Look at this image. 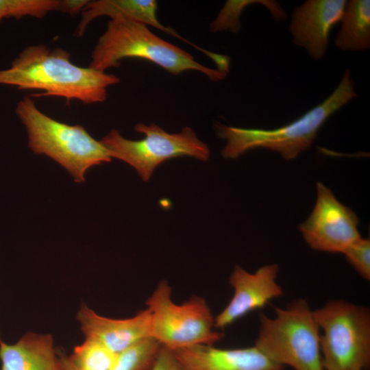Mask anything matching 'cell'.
<instances>
[{
  "mask_svg": "<svg viewBox=\"0 0 370 370\" xmlns=\"http://www.w3.org/2000/svg\"><path fill=\"white\" fill-rule=\"evenodd\" d=\"M119 82L114 75L77 66L67 51L45 45L25 47L9 68L0 69V85L39 90L42 92L30 96L62 97L68 105L72 99L85 104L103 102L108 88Z\"/></svg>",
  "mask_w": 370,
  "mask_h": 370,
  "instance_id": "cell-1",
  "label": "cell"
},
{
  "mask_svg": "<svg viewBox=\"0 0 370 370\" xmlns=\"http://www.w3.org/2000/svg\"><path fill=\"white\" fill-rule=\"evenodd\" d=\"M354 85L350 71L346 69L329 97L297 120L278 128L249 129L216 124L218 136L226 140L221 151L223 157L234 159L250 149L265 148L286 160L297 158L312 146L325 122L357 97Z\"/></svg>",
  "mask_w": 370,
  "mask_h": 370,
  "instance_id": "cell-2",
  "label": "cell"
},
{
  "mask_svg": "<svg viewBox=\"0 0 370 370\" xmlns=\"http://www.w3.org/2000/svg\"><path fill=\"white\" fill-rule=\"evenodd\" d=\"M90 58L88 66L103 72L119 67L123 59L140 58L152 62L173 75L193 70L218 82L227 74L199 64L187 51L158 37L147 25L121 15L108 21Z\"/></svg>",
  "mask_w": 370,
  "mask_h": 370,
  "instance_id": "cell-3",
  "label": "cell"
},
{
  "mask_svg": "<svg viewBox=\"0 0 370 370\" xmlns=\"http://www.w3.org/2000/svg\"><path fill=\"white\" fill-rule=\"evenodd\" d=\"M15 112L26 128L30 149L58 162L76 182L85 180L84 175L91 166L111 162L106 148L82 126L48 116L39 110L30 95L17 103Z\"/></svg>",
  "mask_w": 370,
  "mask_h": 370,
  "instance_id": "cell-4",
  "label": "cell"
},
{
  "mask_svg": "<svg viewBox=\"0 0 370 370\" xmlns=\"http://www.w3.org/2000/svg\"><path fill=\"white\" fill-rule=\"evenodd\" d=\"M275 317L260 314L254 345L268 358L294 370H324L320 329L312 310L303 299L285 308H275Z\"/></svg>",
  "mask_w": 370,
  "mask_h": 370,
  "instance_id": "cell-5",
  "label": "cell"
},
{
  "mask_svg": "<svg viewBox=\"0 0 370 370\" xmlns=\"http://www.w3.org/2000/svg\"><path fill=\"white\" fill-rule=\"evenodd\" d=\"M324 370H367L370 365V311L344 300L312 310Z\"/></svg>",
  "mask_w": 370,
  "mask_h": 370,
  "instance_id": "cell-6",
  "label": "cell"
},
{
  "mask_svg": "<svg viewBox=\"0 0 370 370\" xmlns=\"http://www.w3.org/2000/svg\"><path fill=\"white\" fill-rule=\"evenodd\" d=\"M146 304L151 316V336L169 349L213 345L223 337L215 330L214 318L204 298L195 295L177 304L166 280L159 282Z\"/></svg>",
  "mask_w": 370,
  "mask_h": 370,
  "instance_id": "cell-7",
  "label": "cell"
},
{
  "mask_svg": "<svg viewBox=\"0 0 370 370\" xmlns=\"http://www.w3.org/2000/svg\"><path fill=\"white\" fill-rule=\"evenodd\" d=\"M135 130L143 134L144 138L129 140L113 129L99 141L111 158L129 164L145 182L151 178L155 169L168 159L189 156L201 161L209 160L208 146L198 138L190 127H185L179 133L170 134L154 123H138Z\"/></svg>",
  "mask_w": 370,
  "mask_h": 370,
  "instance_id": "cell-8",
  "label": "cell"
},
{
  "mask_svg": "<svg viewBox=\"0 0 370 370\" xmlns=\"http://www.w3.org/2000/svg\"><path fill=\"white\" fill-rule=\"evenodd\" d=\"M317 200L308 218L298 229L309 245L317 251L343 253L361 238L359 219L349 207L341 204L332 190L317 182Z\"/></svg>",
  "mask_w": 370,
  "mask_h": 370,
  "instance_id": "cell-9",
  "label": "cell"
},
{
  "mask_svg": "<svg viewBox=\"0 0 370 370\" xmlns=\"http://www.w3.org/2000/svg\"><path fill=\"white\" fill-rule=\"evenodd\" d=\"M278 271L277 264H265L254 273L236 265L229 278L234 294L214 318L216 329H223L249 312L262 308L271 299L281 297L283 289L277 282Z\"/></svg>",
  "mask_w": 370,
  "mask_h": 370,
  "instance_id": "cell-10",
  "label": "cell"
},
{
  "mask_svg": "<svg viewBox=\"0 0 370 370\" xmlns=\"http://www.w3.org/2000/svg\"><path fill=\"white\" fill-rule=\"evenodd\" d=\"M346 3L345 0H308L296 8L289 27L293 42L313 59H322L330 31L341 20Z\"/></svg>",
  "mask_w": 370,
  "mask_h": 370,
  "instance_id": "cell-11",
  "label": "cell"
},
{
  "mask_svg": "<svg viewBox=\"0 0 370 370\" xmlns=\"http://www.w3.org/2000/svg\"><path fill=\"white\" fill-rule=\"evenodd\" d=\"M77 319L85 338L97 341L116 354L151 336V316L147 308L130 318L112 319L101 316L84 304Z\"/></svg>",
  "mask_w": 370,
  "mask_h": 370,
  "instance_id": "cell-12",
  "label": "cell"
},
{
  "mask_svg": "<svg viewBox=\"0 0 370 370\" xmlns=\"http://www.w3.org/2000/svg\"><path fill=\"white\" fill-rule=\"evenodd\" d=\"M184 370H283L255 345L221 349L198 345L173 351Z\"/></svg>",
  "mask_w": 370,
  "mask_h": 370,
  "instance_id": "cell-13",
  "label": "cell"
},
{
  "mask_svg": "<svg viewBox=\"0 0 370 370\" xmlns=\"http://www.w3.org/2000/svg\"><path fill=\"white\" fill-rule=\"evenodd\" d=\"M1 370H62L49 334L27 332L16 343L0 342Z\"/></svg>",
  "mask_w": 370,
  "mask_h": 370,
  "instance_id": "cell-14",
  "label": "cell"
},
{
  "mask_svg": "<svg viewBox=\"0 0 370 370\" xmlns=\"http://www.w3.org/2000/svg\"><path fill=\"white\" fill-rule=\"evenodd\" d=\"M158 3L153 0H97L89 1L82 12L77 36H82L88 25L95 18L106 16L110 18L121 15L146 25H151L193 45L163 25L157 17Z\"/></svg>",
  "mask_w": 370,
  "mask_h": 370,
  "instance_id": "cell-15",
  "label": "cell"
},
{
  "mask_svg": "<svg viewBox=\"0 0 370 370\" xmlns=\"http://www.w3.org/2000/svg\"><path fill=\"white\" fill-rule=\"evenodd\" d=\"M334 43L343 51H362L370 47V1L346 3Z\"/></svg>",
  "mask_w": 370,
  "mask_h": 370,
  "instance_id": "cell-16",
  "label": "cell"
},
{
  "mask_svg": "<svg viewBox=\"0 0 370 370\" xmlns=\"http://www.w3.org/2000/svg\"><path fill=\"white\" fill-rule=\"evenodd\" d=\"M260 3L270 12L273 19L284 21L286 14L281 5L273 0L227 1L220 11L218 16L210 24L212 32L230 31L237 32L241 29L240 16L245 7L251 4Z\"/></svg>",
  "mask_w": 370,
  "mask_h": 370,
  "instance_id": "cell-17",
  "label": "cell"
},
{
  "mask_svg": "<svg viewBox=\"0 0 370 370\" xmlns=\"http://www.w3.org/2000/svg\"><path fill=\"white\" fill-rule=\"evenodd\" d=\"M161 347L153 337L144 338L118 353L110 370H148Z\"/></svg>",
  "mask_w": 370,
  "mask_h": 370,
  "instance_id": "cell-18",
  "label": "cell"
},
{
  "mask_svg": "<svg viewBox=\"0 0 370 370\" xmlns=\"http://www.w3.org/2000/svg\"><path fill=\"white\" fill-rule=\"evenodd\" d=\"M116 354L97 341L85 338L69 359L76 370H110Z\"/></svg>",
  "mask_w": 370,
  "mask_h": 370,
  "instance_id": "cell-19",
  "label": "cell"
},
{
  "mask_svg": "<svg viewBox=\"0 0 370 370\" xmlns=\"http://www.w3.org/2000/svg\"><path fill=\"white\" fill-rule=\"evenodd\" d=\"M60 6L61 0H0V23L10 18H42L51 12L60 11Z\"/></svg>",
  "mask_w": 370,
  "mask_h": 370,
  "instance_id": "cell-20",
  "label": "cell"
},
{
  "mask_svg": "<svg viewBox=\"0 0 370 370\" xmlns=\"http://www.w3.org/2000/svg\"><path fill=\"white\" fill-rule=\"evenodd\" d=\"M348 262L365 280H370V240L360 238L343 253Z\"/></svg>",
  "mask_w": 370,
  "mask_h": 370,
  "instance_id": "cell-21",
  "label": "cell"
},
{
  "mask_svg": "<svg viewBox=\"0 0 370 370\" xmlns=\"http://www.w3.org/2000/svg\"><path fill=\"white\" fill-rule=\"evenodd\" d=\"M148 370H184L173 350L162 345L152 366Z\"/></svg>",
  "mask_w": 370,
  "mask_h": 370,
  "instance_id": "cell-22",
  "label": "cell"
},
{
  "mask_svg": "<svg viewBox=\"0 0 370 370\" xmlns=\"http://www.w3.org/2000/svg\"><path fill=\"white\" fill-rule=\"evenodd\" d=\"M89 0H61L60 12L70 15L82 12Z\"/></svg>",
  "mask_w": 370,
  "mask_h": 370,
  "instance_id": "cell-23",
  "label": "cell"
},
{
  "mask_svg": "<svg viewBox=\"0 0 370 370\" xmlns=\"http://www.w3.org/2000/svg\"><path fill=\"white\" fill-rule=\"evenodd\" d=\"M62 370H76L69 357L61 354L59 356Z\"/></svg>",
  "mask_w": 370,
  "mask_h": 370,
  "instance_id": "cell-24",
  "label": "cell"
},
{
  "mask_svg": "<svg viewBox=\"0 0 370 370\" xmlns=\"http://www.w3.org/2000/svg\"><path fill=\"white\" fill-rule=\"evenodd\" d=\"M1 337H0V342H1Z\"/></svg>",
  "mask_w": 370,
  "mask_h": 370,
  "instance_id": "cell-25",
  "label": "cell"
}]
</instances>
